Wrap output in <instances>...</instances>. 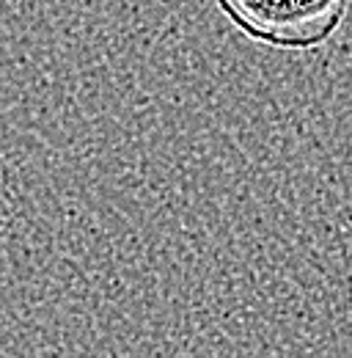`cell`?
<instances>
[{
	"mask_svg": "<svg viewBox=\"0 0 352 358\" xmlns=\"http://www.w3.org/2000/svg\"><path fill=\"white\" fill-rule=\"evenodd\" d=\"M215 6L242 36L272 50L325 45L350 11V0H215Z\"/></svg>",
	"mask_w": 352,
	"mask_h": 358,
	"instance_id": "1",
	"label": "cell"
}]
</instances>
